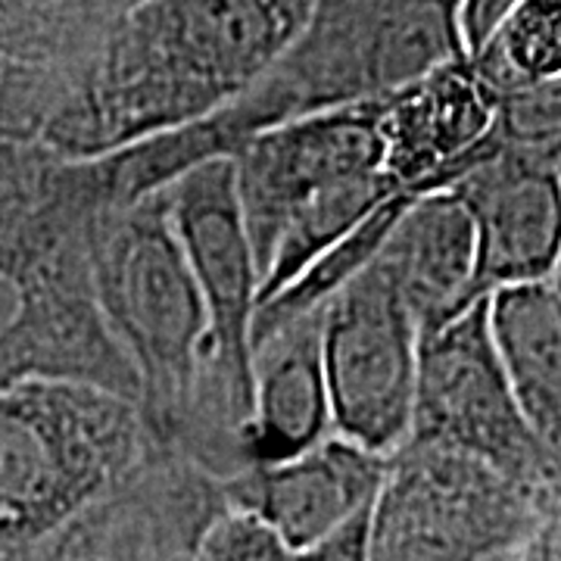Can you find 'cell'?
Segmentation results:
<instances>
[{
  "label": "cell",
  "mask_w": 561,
  "mask_h": 561,
  "mask_svg": "<svg viewBox=\"0 0 561 561\" xmlns=\"http://www.w3.org/2000/svg\"><path fill=\"white\" fill-rule=\"evenodd\" d=\"M312 0H131L41 144L101 160L209 119L297 38Z\"/></svg>",
  "instance_id": "obj_1"
},
{
  "label": "cell",
  "mask_w": 561,
  "mask_h": 561,
  "mask_svg": "<svg viewBox=\"0 0 561 561\" xmlns=\"http://www.w3.org/2000/svg\"><path fill=\"white\" fill-rule=\"evenodd\" d=\"M465 57L459 0H312L275 66L209 119L98 160L106 201L160 191L184 169L231 157L243 140L312 113L393 94Z\"/></svg>",
  "instance_id": "obj_2"
},
{
  "label": "cell",
  "mask_w": 561,
  "mask_h": 561,
  "mask_svg": "<svg viewBox=\"0 0 561 561\" xmlns=\"http://www.w3.org/2000/svg\"><path fill=\"white\" fill-rule=\"evenodd\" d=\"M91 278L103 321L138 378V412L162 449L213 481L247 468L213 390V343L165 191L103 197L91 216Z\"/></svg>",
  "instance_id": "obj_3"
},
{
  "label": "cell",
  "mask_w": 561,
  "mask_h": 561,
  "mask_svg": "<svg viewBox=\"0 0 561 561\" xmlns=\"http://www.w3.org/2000/svg\"><path fill=\"white\" fill-rule=\"evenodd\" d=\"M98 162L66 160L50 197L0 238V390L91 383L138 402V378L113 341L91 278Z\"/></svg>",
  "instance_id": "obj_4"
},
{
  "label": "cell",
  "mask_w": 561,
  "mask_h": 561,
  "mask_svg": "<svg viewBox=\"0 0 561 561\" xmlns=\"http://www.w3.org/2000/svg\"><path fill=\"white\" fill-rule=\"evenodd\" d=\"M157 446L138 402L91 383L0 390V534L47 537L119 486Z\"/></svg>",
  "instance_id": "obj_5"
},
{
  "label": "cell",
  "mask_w": 561,
  "mask_h": 561,
  "mask_svg": "<svg viewBox=\"0 0 561 561\" xmlns=\"http://www.w3.org/2000/svg\"><path fill=\"white\" fill-rule=\"evenodd\" d=\"M546 512L493 465L437 443L387 456L368 512V561H493L515 556Z\"/></svg>",
  "instance_id": "obj_6"
},
{
  "label": "cell",
  "mask_w": 561,
  "mask_h": 561,
  "mask_svg": "<svg viewBox=\"0 0 561 561\" xmlns=\"http://www.w3.org/2000/svg\"><path fill=\"white\" fill-rule=\"evenodd\" d=\"M405 440L437 443L493 465L540 500H561V459L534 434L502 371L486 297L421 337L415 409Z\"/></svg>",
  "instance_id": "obj_7"
},
{
  "label": "cell",
  "mask_w": 561,
  "mask_h": 561,
  "mask_svg": "<svg viewBox=\"0 0 561 561\" xmlns=\"http://www.w3.org/2000/svg\"><path fill=\"white\" fill-rule=\"evenodd\" d=\"M421 331L371 260L321 309V362L334 434L375 456L400 449L415 409Z\"/></svg>",
  "instance_id": "obj_8"
},
{
  "label": "cell",
  "mask_w": 561,
  "mask_h": 561,
  "mask_svg": "<svg viewBox=\"0 0 561 561\" xmlns=\"http://www.w3.org/2000/svg\"><path fill=\"white\" fill-rule=\"evenodd\" d=\"M162 191L209 319L213 390L243 446L260 265L234 191V169L228 157H213L184 169Z\"/></svg>",
  "instance_id": "obj_9"
},
{
  "label": "cell",
  "mask_w": 561,
  "mask_h": 561,
  "mask_svg": "<svg viewBox=\"0 0 561 561\" xmlns=\"http://www.w3.org/2000/svg\"><path fill=\"white\" fill-rule=\"evenodd\" d=\"M243 221L262 268L280 231L350 181L381 175V98L265 128L228 157Z\"/></svg>",
  "instance_id": "obj_10"
},
{
  "label": "cell",
  "mask_w": 561,
  "mask_h": 561,
  "mask_svg": "<svg viewBox=\"0 0 561 561\" xmlns=\"http://www.w3.org/2000/svg\"><path fill=\"white\" fill-rule=\"evenodd\" d=\"M496 91L468 57L381 98L383 175L405 194L443 191L493 147Z\"/></svg>",
  "instance_id": "obj_11"
},
{
  "label": "cell",
  "mask_w": 561,
  "mask_h": 561,
  "mask_svg": "<svg viewBox=\"0 0 561 561\" xmlns=\"http://www.w3.org/2000/svg\"><path fill=\"white\" fill-rule=\"evenodd\" d=\"M446 191L459 197L474 225L483 297L552 280L561 247V172L493 144Z\"/></svg>",
  "instance_id": "obj_12"
},
{
  "label": "cell",
  "mask_w": 561,
  "mask_h": 561,
  "mask_svg": "<svg viewBox=\"0 0 561 561\" xmlns=\"http://www.w3.org/2000/svg\"><path fill=\"white\" fill-rule=\"evenodd\" d=\"M387 456L331 434L290 459L250 465L221 481V500L272 527L290 549L306 552L371 508Z\"/></svg>",
  "instance_id": "obj_13"
},
{
  "label": "cell",
  "mask_w": 561,
  "mask_h": 561,
  "mask_svg": "<svg viewBox=\"0 0 561 561\" xmlns=\"http://www.w3.org/2000/svg\"><path fill=\"white\" fill-rule=\"evenodd\" d=\"M375 262L397 287L421 337L483 300L474 225L446 187L402 203Z\"/></svg>",
  "instance_id": "obj_14"
},
{
  "label": "cell",
  "mask_w": 561,
  "mask_h": 561,
  "mask_svg": "<svg viewBox=\"0 0 561 561\" xmlns=\"http://www.w3.org/2000/svg\"><path fill=\"white\" fill-rule=\"evenodd\" d=\"M334 434L321 362V312L284 321L253 343L243 459L268 465Z\"/></svg>",
  "instance_id": "obj_15"
},
{
  "label": "cell",
  "mask_w": 561,
  "mask_h": 561,
  "mask_svg": "<svg viewBox=\"0 0 561 561\" xmlns=\"http://www.w3.org/2000/svg\"><path fill=\"white\" fill-rule=\"evenodd\" d=\"M486 321L524 419L556 453L561 443V290L552 280L493 290Z\"/></svg>",
  "instance_id": "obj_16"
},
{
  "label": "cell",
  "mask_w": 561,
  "mask_h": 561,
  "mask_svg": "<svg viewBox=\"0 0 561 561\" xmlns=\"http://www.w3.org/2000/svg\"><path fill=\"white\" fill-rule=\"evenodd\" d=\"M131 0H0V57L69 79L101 54Z\"/></svg>",
  "instance_id": "obj_17"
},
{
  "label": "cell",
  "mask_w": 561,
  "mask_h": 561,
  "mask_svg": "<svg viewBox=\"0 0 561 561\" xmlns=\"http://www.w3.org/2000/svg\"><path fill=\"white\" fill-rule=\"evenodd\" d=\"M405 201L409 197H393V201L383 203L381 209H375L356 231H350L343 241L334 243L331 250H324L319 260L309 262L297 278L280 287L275 297L262 300L256 306V319H253V343L260 341L265 331L278 328L284 321L321 312L328 302L334 300L343 287L378 256L383 234H387L390 221L397 219V213Z\"/></svg>",
  "instance_id": "obj_18"
},
{
  "label": "cell",
  "mask_w": 561,
  "mask_h": 561,
  "mask_svg": "<svg viewBox=\"0 0 561 561\" xmlns=\"http://www.w3.org/2000/svg\"><path fill=\"white\" fill-rule=\"evenodd\" d=\"M500 94L561 76V0H522L478 57H468Z\"/></svg>",
  "instance_id": "obj_19"
},
{
  "label": "cell",
  "mask_w": 561,
  "mask_h": 561,
  "mask_svg": "<svg viewBox=\"0 0 561 561\" xmlns=\"http://www.w3.org/2000/svg\"><path fill=\"white\" fill-rule=\"evenodd\" d=\"M493 144L561 172V76L500 91Z\"/></svg>",
  "instance_id": "obj_20"
},
{
  "label": "cell",
  "mask_w": 561,
  "mask_h": 561,
  "mask_svg": "<svg viewBox=\"0 0 561 561\" xmlns=\"http://www.w3.org/2000/svg\"><path fill=\"white\" fill-rule=\"evenodd\" d=\"M72 84L66 72L0 57V140L41 144Z\"/></svg>",
  "instance_id": "obj_21"
},
{
  "label": "cell",
  "mask_w": 561,
  "mask_h": 561,
  "mask_svg": "<svg viewBox=\"0 0 561 561\" xmlns=\"http://www.w3.org/2000/svg\"><path fill=\"white\" fill-rule=\"evenodd\" d=\"M66 160L38 140H0V238L50 197Z\"/></svg>",
  "instance_id": "obj_22"
},
{
  "label": "cell",
  "mask_w": 561,
  "mask_h": 561,
  "mask_svg": "<svg viewBox=\"0 0 561 561\" xmlns=\"http://www.w3.org/2000/svg\"><path fill=\"white\" fill-rule=\"evenodd\" d=\"M194 561H302V556L260 518L225 502L203 527Z\"/></svg>",
  "instance_id": "obj_23"
},
{
  "label": "cell",
  "mask_w": 561,
  "mask_h": 561,
  "mask_svg": "<svg viewBox=\"0 0 561 561\" xmlns=\"http://www.w3.org/2000/svg\"><path fill=\"white\" fill-rule=\"evenodd\" d=\"M522 0H459V38L465 57H478Z\"/></svg>",
  "instance_id": "obj_24"
},
{
  "label": "cell",
  "mask_w": 561,
  "mask_h": 561,
  "mask_svg": "<svg viewBox=\"0 0 561 561\" xmlns=\"http://www.w3.org/2000/svg\"><path fill=\"white\" fill-rule=\"evenodd\" d=\"M371 512V508H368ZM368 512L359 515L356 522L341 527L328 540L300 552L302 561H368L365 556V534H368Z\"/></svg>",
  "instance_id": "obj_25"
},
{
  "label": "cell",
  "mask_w": 561,
  "mask_h": 561,
  "mask_svg": "<svg viewBox=\"0 0 561 561\" xmlns=\"http://www.w3.org/2000/svg\"><path fill=\"white\" fill-rule=\"evenodd\" d=\"M512 561H561V500H556L534 524L530 537L518 546Z\"/></svg>",
  "instance_id": "obj_26"
},
{
  "label": "cell",
  "mask_w": 561,
  "mask_h": 561,
  "mask_svg": "<svg viewBox=\"0 0 561 561\" xmlns=\"http://www.w3.org/2000/svg\"><path fill=\"white\" fill-rule=\"evenodd\" d=\"M0 561H62V527L47 537L0 534Z\"/></svg>",
  "instance_id": "obj_27"
},
{
  "label": "cell",
  "mask_w": 561,
  "mask_h": 561,
  "mask_svg": "<svg viewBox=\"0 0 561 561\" xmlns=\"http://www.w3.org/2000/svg\"><path fill=\"white\" fill-rule=\"evenodd\" d=\"M552 284L561 290V247H559V260H556V272H552Z\"/></svg>",
  "instance_id": "obj_28"
},
{
  "label": "cell",
  "mask_w": 561,
  "mask_h": 561,
  "mask_svg": "<svg viewBox=\"0 0 561 561\" xmlns=\"http://www.w3.org/2000/svg\"><path fill=\"white\" fill-rule=\"evenodd\" d=\"M493 561H512V556H502V559H493Z\"/></svg>",
  "instance_id": "obj_29"
}]
</instances>
